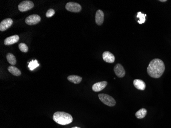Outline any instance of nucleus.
<instances>
[{"mask_svg":"<svg viewBox=\"0 0 171 128\" xmlns=\"http://www.w3.org/2000/svg\"><path fill=\"white\" fill-rule=\"evenodd\" d=\"M165 70V65L162 60L155 59L151 61L147 68V72L153 78H160Z\"/></svg>","mask_w":171,"mask_h":128,"instance_id":"obj_1","label":"nucleus"},{"mask_svg":"<svg viewBox=\"0 0 171 128\" xmlns=\"http://www.w3.org/2000/svg\"><path fill=\"white\" fill-rule=\"evenodd\" d=\"M53 120L58 124L67 125L73 121L71 115L65 112H56L53 115Z\"/></svg>","mask_w":171,"mask_h":128,"instance_id":"obj_2","label":"nucleus"},{"mask_svg":"<svg viewBox=\"0 0 171 128\" xmlns=\"http://www.w3.org/2000/svg\"><path fill=\"white\" fill-rule=\"evenodd\" d=\"M98 98L99 100L104 104L109 107H113L115 105L116 101L112 96L106 94H99Z\"/></svg>","mask_w":171,"mask_h":128,"instance_id":"obj_3","label":"nucleus"},{"mask_svg":"<svg viewBox=\"0 0 171 128\" xmlns=\"http://www.w3.org/2000/svg\"><path fill=\"white\" fill-rule=\"evenodd\" d=\"M34 7V4L31 1H24L19 4L18 9L21 12H25Z\"/></svg>","mask_w":171,"mask_h":128,"instance_id":"obj_4","label":"nucleus"},{"mask_svg":"<svg viewBox=\"0 0 171 128\" xmlns=\"http://www.w3.org/2000/svg\"><path fill=\"white\" fill-rule=\"evenodd\" d=\"M66 9L68 11L72 12H80L82 10V7L81 5L75 2H69L67 3L66 5Z\"/></svg>","mask_w":171,"mask_h":128,"instance_id":"obj_5","label":"nucleus"},{"mask_svg":"<svg viewBox=\"0 0 171 128\" xmlns=\"http://www.w3.org/2000/svg\"><path fill=\"white\" fill-rule=\"evenodd\" d=\"M41 20V18L37 14L29 15L25 19V23L28 25H34L38 24Z\"/></svg>","mask_w":171,"mask_h":128,"instance_id":"obj_6","label":"nucleus"},{"mask_svg":"<svg viewBox=\"0 0 171 128\" xmlns=\"http://www.w3.org/2000/svg\"><path fill=\"white\" fill-rule=\"evenodd\" d=\"M114 71L116 75L119 78L124 77L126 74L124 68L120 64H117L114 66Z\"/></svg>","mask_w":171,"mask_h":128,"instance_id":"obj_7","label":"nucleus"},{"mask_svg":"<svg viewBox=\"0 0 171 128\" xmlns=\"http://www.w3.org/2000/svg\"><path fill=\"white\" fill-rule=\"evenodd\" d=\"M13 24V21L11 19L7 18L2 21L0 23V31H4L6 30L7 29L10 28Z\"/></svg>","mask_w":171,"mask_h":128,"instance_id":"obj_8","label":"nucleus"},{"mask_svg":"<svg viewBox=\"0 0 171 128\" xmlns=\"http://www.w3.org/2000/svg\"><path fill=\"white\" fill-rule=\"evenodd\" d=\"M107 82L103 81L94 84L92 86L93 91L94 92H99L106 88L107 85Z\"/></svg>","mask_w":171,"mask_h":128,"instance_id":"obj_9","label":"nucleus"},{"mask_svg":"<svg viewBox=\"0 0 171 128\" xmlns=\"http://www.w3.org/2000/svg\"><path fill=\"white\" fill-rule=\"evenodd\" d=\"M104 21V14L102 10H98L95 14V22L97 25L101 26Z\"/></svg>","mask_w":171,"mask_h":128,"instance_id":"obj_10","label":"nucleus"},{"mask_svg":"<svg viewBox=\"0 0 171 128\" xmlns=\"http://www.w3.org/2000/svg\"><path fill=\"white\" fill-rule=\"evenodd\" d=\"M102 58L105 62L108 63H113L115 61V56L109 51H105L102 54Z\"/></svg>","mask_w":171,"mask_h":128,"instance_id":"obj_11","label":"nucleus"},{"mask_svg":"<svg viewBox=\"0 0 171 128\" xmlns=\"http://www.w3.org/2000/svg\"><path fill=\"white\" fill-rule=\"evenodd\" d=\"M19 39L20 37L19 36L14 35V36H11V37L6 38L4 40V43L5 45H11L15 44L16 43L18 42L19 41Z\"/></svg>","mask_w":171,"mask_h":128,"instance_id":"obj_12","label":"nucleus"},{"mask_svg":"<svg viewBox=\"0 0 171 128\" xmlns=\"http://www.w3.org/2000/svg\"><path fill=\"white\" fill-rule=\"evenodd\" d=\"M133 85L136 89L139 90H144L146 88V83L141 79H134Z\"/></svg>","mask_w":171,"mask_h":128,"instance_id":"obj_13","label":"nucleus"},{"mask_svg":"<svg viewBox=\"0 0 171 128\" xmlns=\"http://www.w3.org/2000/svg\"><path fill=\"white\" fill-rule=\"evenodd\" d=\"M67 79L71 83H74L75 84H78L81 83V81L82 80V78L77 75H72L68 76L67 78Z\"/></svg>","mask_w":171,"mask_h":128,"instance_id":"obj_14","label":"nucleus"},{"mask_svg":"<svg viewBox=\"0 0 171 128\" xmlns=\"http://www.w3.org/2000/svg\"><path fill=\"white\" fill-rule=\"evenodd\" d=\"M9 72L15 76H20L21 75V72L18 68L14 66H9L8 68Z\"/></svg>","mask_w":171,"mask_h":128,"instance_id":"obj_15","label":"nucleus"},{"mask_svg":"<svg viewBox=\"0 0 171 128\" xmlns=\"http://www.w3.org/2000/svg\"><path fill=\"white\" fill-rule=\"evenodd\" d=\"M6 59L7 61L11 66L15 65L17 63V60L15 59V56L14 54H12L11 53H8L6 55Z\"/></svg>","mask_w":171,"mask_h":128,"instance_id":"obj_16","label":"nucleus"},{"mask_svg":"<svg viewBox=\"0 0 171 128\" xmlns=\"http://www.w3.org/2000/svg\"><path fill=\"white\" fill-rule=\"evenodd\" d=\"M147 113V110L144 108H142L136 112V114H135V116L138 119H142V118H144V117L146 116Z\"/></svg>","mask_w":171,"mask_h":128,"instance_id":"obj_17","label":"nucleus"},{"mask_svg":"<svg viewBox=\"0 0 171 128\" xmlns=\"http://www.w3.org/2000/svg\"><path fill=\"white\" fill-rule=\"evenodd\" d=\"M146 16H147V14H142L141 12H138L137 18H139V20L138 21V23L140 24L144 23L145 21H146Z\"/></svg>","mask_w":171,"mask_h":128,"instance_id":"obj_18","label":"nucleus"},{"mask_svg":"<svg viewBox=\"0 0 171 128\" xmlns=\"http://www.w3.org/2000/svg\"><path fill=\"white\" fill-rule=\"evenodd\" d=\"M28 67L30 69V70H34V69L36 68L38 66H39V63L37 62V60H35V61H31L30 62H29Z\"/></svg>","mask_w":171,"mask_h":128,"instance_id":"obj_19","label":"nucleus"},{"mask_svg":"<svg viewBox=\"0 0 171 128\" xmlns=\"http://www.w3.org/2000/svg\"><path fill=\"white\" fill-rule=\"evenodd\" d=\"M19 48L22 52H24V53L27 52L28 51V47L27 45L25 43H20L19 45Z\"/></svg>","mask_w":171,"mask_h":128,"instance_id":"obj_20","label":"nucleus"},{"mask_svg":"<svg viewBox=\"0 0 171 128\" xmlns=\"http://www.w3.org/2000/svg\"><path fill=\"white\" fill-rule=\"evenodd\" d=\"M55 14V11L53 9H49L47 11L46 14V16L47 18H51L52 17L54 14Z\"/></svg>","mask_w":171,"mask_h":128,"instance_id":"obj_21","label":"nucleus"},{"mask_svg":"<svg viewBox=\"0 0 171 128\" xmlns=\"http://www.w3.org/2000/svg\"><path fill=\"white\" fill-rule=\"evenodd\" d=\"M166 1H167L166 0H160V2H166Z\"/></svg>","mask_w":171,"mask_h":128,"instance_id":"obj_22","label":"nucleus"},{"mask_svg":"<svg viewBox=\"0 0 171 128\" xmlns=\"http://www.w3.org/2000/svg\"><path fill=\"white\" fill-rule=\"evenodd\" d=\"M71 128H79V127H78V126H74V127H72Z\"/></svg>","mask_w":171,"mask_h":128,"instance_id":"obj_23","label":"nucleus"}]
</instances>
